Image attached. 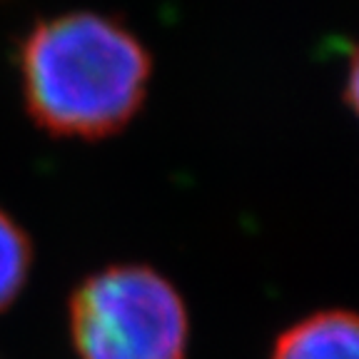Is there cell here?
I'll list each match as a JSON object with an SVG mask.
<instances>
[{
  "instance_id": "cell-1",
  "label": "cell",
  "mask_w": 359,
  "mask_h": 359,
  "mask_svg": "<svg viewBox=\"0 0 359 359\" xmlns=\"http://www.w3.org/2000/svg\"><path fill=\"white\" fill-rule=\"evenodd\" d=\"M152 75L142 40L100 13L38 22L20 48L25 110L43 133L102 140L140 112Z\"/></svg>"
},
{
  "instance_id": "cell-2",
  "label": "cell",
  "mask_w": 359,
  "mask_h": 359,
  "mask_svg": "<svg viewBox=\"0 0 359 359\" xmlns=\"http://www.w3.org/2000/svg\"><path fill=\"white\" fill-rule=\"evenodd\" d=\"M80 359H185L190 322L168 277L145 264H110L70 294Z\"/></svg>"
},
{
  "instance_id": "cell-3",
  "label": "cell",
  "mask_w": 359,
  "mask_h": 359,
  "mask_svg": "<svg viewBox=\"0 0 359 359\" xmlns=\"http://www.w3.org/2000/svg\"><path fill=\"white\" fill-rule=\"evenodd\" d=\"M269 359H359V312L327 309L277 337Z\"/></svg>"
},
{
  "instance_id": "cell-4",
  "label": "cell",
  "mask_w": 359,
  "mask_h": 359,
  "mask_svg": "<svg viewBox=\"0 0 359 359\" xmlns=\"http://www.w3.org/2000/svg\"><path fill=\"white\" fill-rule=\"evenodd\" d=\"M30 267L33 242L6 210H0V312H6L20 297Z\"/></svg>"
},
{
  "instance_id": "cell-5",
  "label": "cell",
  "mask_w": 359,
  "mask_h": 359,
  "mask_svg": "<svg viewBox=\"0 0 359 359\" xmlns=\"http://www.w3.org/2000/svg\"><path fill=\"white\" fill-rule=\"evenodd\" d=\"M344 100L354 110V115L359 118V48L352 55L349 62V73H347V85H344Z\"/></svg>"
}]
</instances>
